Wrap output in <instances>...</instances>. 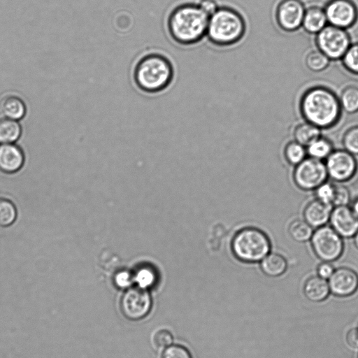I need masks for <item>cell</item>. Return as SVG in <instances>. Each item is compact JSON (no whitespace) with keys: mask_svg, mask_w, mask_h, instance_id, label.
I'll return each mask as SVG.
<instances>
[{"mask_svg":"<svg viewBox=\"0 0 358 358\" xmlns=\"http://www.w3.org/2000/svg\"><path fill=\"white\" fill-rule=\"evenodd\" d=\"M116 282L120 287H126L130 282L129 275L127 273L122 272L116 277Z\"/></svg>","mask_w":358,"mask_h":358,"instance_id":"f35d334b","label":"cell"},{"mask_svg":"<svg viewBox=\"0 0 358 358\" xmlns=\"http://www.w3.org/2000/svg\"><path fill=\"white\" fill-rule=\"evenodd\" d=\"M17 217V210L12 201L0 198V227L11 225Z\"/></svg>","mask_w":358,"mask_h":358,"instance_id":"83f0119b","label":"cell"},{"mask_svg":"<svg viewBox=\"0 0 358 358\" xmlns=\"http://www.w3.org/2000/svg\"><path fill=\"white\" fill-rule=\"evenodd\" d=\"M299 111L306 122L326 129L338 124L343 110L338 96L332 90L317 85L303 93L299 100Z\"/></svg>","mask_w":358,"mask_h":358,"instance_id":"7a4b0ae2","label":"cell"},{"mask_svg":"<svg viewBox=\"0 0 358 358\" xmlns=\"http://www.w3.org/2000/svg\"><path fill=\"white\" fill-rule=\"evenodd\" d=\"M162 358H192L187 349L182 346L173 345L168 348L163 353Z\"/></svg>","mask_w":358,"mask_h":358,"instance_id":"d6a6232c","label":"cell"},{"mask_svg":"<svg viewBox=\"0 0 358 358\" xmlns=\"http://www.w3.org/2000/svg\"><path fill=\"white\" fill-rule=\"evenodd\" d=\"M24 162L22 149L13 143H0V171L5 173L18 171Z\"/></svg>","mask_w":358,"mask_h":358,"instance_id":"9a60e30c","label":"cell"},{"mask_svg":"<svg viewBox=\"0 0 358 358\" xmlns=\"http://www.w3.org/2000/svg\"><path fill=\"white\" fill-rule=\"evenodd\" d=\"M198 4L209 16L219 7L215 0H201Z\"/></svg>","mask_w":358,"mask_h":358,"instance_id":"8d00e7d4","label":"cell"},{"mask_svg":"<svg viewBox=\"0 0 358 358\" xmlns=\"http://www.w3.org/2000/svg\"><path fill=\"white\" fill-rule=\"evenodd\" d=\"M317 49L330 60L341 59L350 45V36L347 29L327 24L315 36Z\"/></svg>","mask_w":358,"mask_h":358,"instance_id":"8992f818","label":"cell"},{"mask_svg":"<svg viewBox=\"0 0 358 358\" xmlns=\"http://www.w3.org/2000/svg\"><path fill=\"white\" fill-rule=\"evenodd\" d=\"M342 110L349 114L358 112V87L348 85L338 96Z\"/></svg>","mask_w":358,"mask_h":358,"instance_id":"603a6c76","label":"cell"},{"mask_svg":"<svg viewBox=\"0 0 358 358\" xmlns=\"http://www.w3.org/2000/svg\"><path fill=\"white\" fill-rule=\"evenodd\" d=\"M307 154L305 146L296 141L289 142L285 148V156L287 162L292 165L296 166L301 162Z\"/></svg>","mask_w":358,"mask_h":358,"instance_id":"4316f807","label":"cell"},{"mask_svg":"<svg viewBox=\"0 0 358 358\" xmlns=\"http://www.w3.org/2000/svg\"><path fill=\"white\" fill-rule=\"evenodd\" d=\"M329 220L332 228L342 238L353 237L358 231V217L347 206H336Z\"/></svg>","mask_w":358,"mask_h":358,"instance_id":"4fadbf2b","label":"cell"},{"mask_svg":"<svg viewBox=\"0 0 358 358\" xmlns=\"http://www.w3.org/2000/svg\"><path fill=\"white\" fill-rule=\"evenodd\" d=\"M315 190L317 199L332 206L335 194V184L325 182Z\"/></svg>","mask_w":358,"mask_h":358,"instance_id":"4dcf8cb0","label":"cell"},{"mask_svg":"<svg viewBox=\"0 0 358 358\" xmlns=\"http://www.w3.org/2000/svg\"><path fill=\"white\" fill-rule=\"evenodd\" d=\"M260 267L266 275L276 277L286 271L287 263L282 255L269 253L260 262Z\"/></svg>","mask_w":358,"mask_h":358,"instance_id":"ffe728a7","label":"cell"},{"mask_svg":"<svg viewBox=\"0 0 358 358\" xmlns=\"http://www.w3.org/2000/svg\"><path fill=\"white\" fill-rule=\"evenodd\" d=\"M330 59L318 49L308 52L305 59L307 68L313 72L325 70L329 65Z\"/></svg>","mask_w":358,"mask_h":358,"instance_id":"484cf974","label":"cell"},{"mask_svg":"<svg viewBox=\"0 0 358 358\" xmlns=\"http://www.w3.org/2000/svg\"><path fill=\"white\" fill-rule=\"evenodd\" d=\"M306 151L310 157L322 160L333 152V146L329 139L320 136L307 146Z\"/></svg>","mask_w":358,"mask_h":358,"instance_id":"cb8c5ba5","label":"cell"},{"mask_svg":"<svg viewBox=\"0 0 358 358\" xmlns=\"http://www.w3.org/2000/svg\"><path fill=\"white\" fill-rule=\"evenodd\" d=\"M341 60L343 67L348 72L358 76V42L351 43Z\"/></svg>","mask_w":358,"mask_h":358,"instance_id":"f1b7e54d","label":"cell"},{"mask_svg":"<svg viewBox=\"0 0 358 358\" xmlns=\"http://www.w3.org/2000/svg\"><path fill=\"white\" fill-rule=\"evenodd\" d=\"M348 343L353 348H358V328L351 329L347 334Z\"/></svg>","mask_w":358,"mask_h":358,"instance_id":"74e56055","label":"cell"},{"mask_svg":"<svg viewBox=\"0 0 358 358\" xmlns=\"http://www.w3.org/2000/svg\"><path fill=\"white\" fill-rule=\"evenodd\" d=\"M332 206L315 199L309 203L304 209V220L312 227L319 228L330 220Z\"/></svg>","mask_w":358,"mask_h":358,"instance_id":"2e32d148","label":"cell"},{"mask_svg":"<svg viewBox=\"0 0 358 358\" xmlns=\"http://www.w3.org/2000/svg\"><path fill=\"white\" fill-rule=\"evenodd\" d=\"M245 30V21L238 11L221 6L209 16L206 37L215 46L227 47L240 41Z\"/></svg>","mask_w":358,"mask_h":358,"instance_id":"277c9868","label":"cell"},{"mask_svg":"<svg viewBox=\"0 0 358 358\" xmlns=\"http://www.w3.org/2000/svg\"><path fill=\"white\" fill-rule=\"evenodd\" d=\"M350 192L346 187L335 184V194L332 206H347L350 201Z\"/></svg>","mask_w":358,"mask_h":358,"instance_id":"1f68e13d","label":"cell"},{"mask_svg":"<svg viewBox=\"0 0 358 358\" xmlns=\"http://www.w3.org/2000/svg\"><path fill=\"white\" fill-rule=\"evenodd\" d=\"M327 177L325 164L312 157L305 158L296 166L294 172L296 185L304 190L315 189L326 182Z\"/></svg>","mask_w":358,"mask_h":358,"instance_id":"ba28073f","label":"cell"},{"mask_svg":"<svg viewBox=\"0 0 358 358\" xmlns=\"http://www.w3.org/2000/svg\"><path fill=\"white\" fill-rule=\"evenodd\" d=\"M310 240L315 255L323 262H334L343 252L342 237L332 227L322 226L317 228Z\"/></svg>","mask_w":358,"mask_h":358,"instance_id":"52a82bcc","label":"cell"},{"mask_svg":"<svg viewBox=\"0 0 358 358\" xmlns=\"http://www.w3.org/2000/svg\"><path fill=\"white\" fill-rule=\"evenodd\" d=\"M327 24L323 8L311 6L306 9L301 27L307 33L316 35Z\"/></svg>","mask_w":358,"mask_h":358,"instance_id":"e0dca14e","label":"cell"},{"mask_svg":"<svg viewBox=\"0 0 358 358\" xmlns=\"http://www.w3.org/2000/svg\"><path fill=\"white\" fill-rule=\"evenodd\" d=\"M136 279L141 287H146L154 282L155 275L150 270L144 268L138 273Z\"/></svg>","mask_w":358,"mask_h":358,"instance_id":"836d02e7","label":"cell"},{"mask_svg":"<svg viewBox=\"0 0 358 358\" xmlns=\"http://www.w3.org/2000/svg\"><path fill=\"white\" fill-rule=\"evenodd\" d=\"M1 111L5 117L18 121L24 117L26 106L20 97L9 95L1 100Z\"/></svg>","mask_w":358,"mask_h":358,"instance_id":"d6986e66","label":"cell"},{"mask_svg":"<svg viewBox=\"0 0 358 358\" xmlns=\"http://www.w3.org/2000/svg\"><path fill=\"white\" fill-rule=\"evenodd\" d=\"M334 271L333 266L328 262H323L317 267L318 276L325 280L329 279Z\"/></svg>","mask_w":358,"mask_h":358,"instance_id":"d590c367","label":"cell"},{"mask_svg":"<svg viewBox=\"0 0 358 358\" xmlns=\"http://www.w3.org/2000/svg\"><path fill=\"white\" fill-rule=\"evenodd\" d=\"M326 159L328 176L336 182L348 181L356 173L357 161L354 155L345 150L333 151Z\"/></svg>","mask_w":358,"mask_h":358,"instance_id":"30bf717a","label":"cell"},{"mask_svg":"<svg viewBox=\"0 0 358 358\" xmlns=\"http://www.w3.org/2000/svg\"><path fill=\"white\" fill-rule=\"evenodd\" d=\"M290 236L297 242H306L313 234V227L305 220L293 221L289 226Z\"/></svg>","mask_w":358,"mask_h":358,"instance_id":"d4e9b609","label":"cell"},{"mask_svg":"<svg viewBox=\"0 0 358 358\" xmlns=\"http://www.w3.org/2000/svg\"><path fill=\"white\" fill-rule=\"evenodd\" d=\"M353 237L355 245L358 249V231Z\"/></svg>","mask_w":358,"mask_h":358,"instance_id":"60d3db41","label":"cell"},{"mask_svg":"<svg viewBox=\"0 0 358 358\" xmlns=\"http://www.w3.org/2000/svg\"><path fill=\"white\" fill-rule=\"evenodd\" d=\"M175 76L173 63L164 55L150 52L136 62L132 78L136 87L142 92L155 94L165 91Z\"/></svg>","mask_w":358,"mask_h":358,"instance_id":"3957f363","label":"cell"},{"mask_svg":"<svg viewBox=\"0 0 358 358\" xmlns=\"http://www.w3.org/2000/svg\"><path fill=\"white\" fill-rule=\"evenodd\" d=\"M21 133V126L17 120L7 117L0 119V143H13Z\"/></svg>","mask_w":358,"mask_h":358,"instance_id":"7402d4cb","label":"cell"},{"mask_svg":"<svg viewBox=\"0 0 358 358\" xmlns=\"http://www.w3.org/2000/svg\"><path fill=\"white\" fill-rule=\"evenodd\" d=\"M231 248L234 255L247 263L261 262L271 250V242L266 234L259 229L247 227L234 236Z\"/></svg>","mask_w":358,"mask_h":358,"instance_id":"5b68a950","label":"cell"},{"mask_svg":"<svg viewBox=\"0 0 358 358\" xmlns=\"http://www.w3.org/2000/svg\"><path fill=\"white\" fill-rule=\"evenodd\" d=\"M306 8L301 0H281L275 9V20L285 31L293 32L302 26Z\"/></svg>","mask_w":358,"mask_h":358,"instance_id":"8fae6325","label":"cell"},{"mask_svg":"<svg viewBox=\"0 0 358 358\" xmlns=\"http://www.w3.org/2000/svg\"><path fill=\"white\" fill-rule=\"evenodd\" d=\"M172 341L173 338L171 333L165 329L158 331L154 336V342L159 348L169 345Z\"/></svg>","mask_w":358,"mask_h":358,"instance_id":"e575fe53","label":"cell"},{"mask_svg":"<svg viewBox=\"0 0 358 358\" xmlns=\"http://www.w3.org/2000/svg\"><path fill=\"white\" fill-rule=\"evenodd\" d=\"M329 290V283L320 276L310 278L304 285L305 295L312 301L319 302L324 300L327 297Z\"/></svg>","mask_w":358,"mask_h":358,"instance_id":"ac0fdd59","label":"cell"},{"mask_svg":"<svg viewBox=\"0 0 358 358\" xmlns=\"http://www.w3.org/2000/svg\"><path fill=\"white\" fill-rule=\"evenodd\" d=\"M343 144L345 150L353 155H358V125L349 128L345 132Z\"/></svg>","mask_w":358,"mask_h":358,"instance_id":"f546056e","label":"cell"},{"mask_svg":"<svg viewBox=\"0 0 358 358\" xmlns=\"http://www.w3.org/2000/svg\"><path fill=\"white\" fill-rule=\"evenodd\" d=\"M328 283L334 294L348 296L354 294L358 288V275L350 268H338L329 278Z\"/></svg>","mask_w":358,"mask_h":358,"instance_id":"5bb4252c","label":"cell"},{"mask_svg":"<svg viewBox=\"0 0 358 358\" xmlns=\"http://www.w3.org/2000/svg\"><path fill=\"white\" fill-rule=\"evenodd\" d=\"M209 15L198 3L177 6L168 15L167 32L173 42L181 46H192L206 36Z\"/></svg>","mask_w":358,"mask_h":358,"instance_id":"6da1fadb","label":"cell"},{"mask_svg":"<svg viewBox=\"0 0 358 358\" xmlns=\"http://www.w3.org/2000/svg\"><path fill=\"white\" fill-rule=\"evenodd\" d=\"M320 136L321 129L306 121L297 125L294 131L295 141L306 147Z\"/></svg>","mask_w":358,"mask_h":358,"instance_id":"44dd1931","label":"cell"},{"mask_svg":"<svg viewBox=\"0 0 358 358\" xmlns=\"http://www.w3.org/2000/svg\"><path fill=\"white\" fill-rule=\"evenodd\" d=\"M329 24L347 29L358 20V8L352 0H329L323 8Z\"/></svg>","mask_w":358,"mask_h":358,"instance_id":"9c48e42d","label":"cell"},{"mask_svg":"<svg viewBox=\"0 0 358 358\" xmlns=\"http://www.w3.org/2000/svg\"><path fill=\"white\" fill-rule=\"evenodd\" d=\"M151 308L149 294L141 288H131L123 294L120 308L123 315L131 320L144 317Z\"/></svg>","mask_w":358,"mask_h":358,"instance_id":"7c38bea8","label":"cell"},{"mask_svg":"<svg viewBox=\"0 0 358 358\" xmlns=\"http://www.w3.org/2000/svg\"><path fill=\"white\" fill-rule=\"evenodd\" d=\"M351 210L354 214L358 217V198L354 200L350 206Z\"/></svg>","mask_w":358,"mask_h":358,"instance_id":"ab89813d","label":"cell"}]
</instances>
